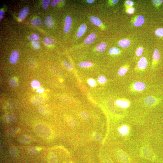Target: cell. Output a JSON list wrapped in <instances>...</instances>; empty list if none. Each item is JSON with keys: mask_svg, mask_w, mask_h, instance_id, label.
I'll return each mask as SVG.
<instances>
[{"mask_svg": "<svg viewBox=\"0 0 163 163\" xmlns=\"http://www.w3.org/2000/svg\"><path fill=\"white\" fill-rule=\"evenodd\" d=\"M141 155L143 158L152 161H154L157 159L156 154L149 146H145L141 151Z\"/></svg>", "mask_w": 163, "mask_h": 163, "instance_id": "6da1fadb", "label": "cell"}, {"mask_svg": "<svg viewBox=\"0 0 163 163\" xmlns=\"http://www.w3.org/2000/svg\"><path fill=\"white\" fill-rule=\"evenodd\" d=\"M145 18L142 15H138L132 18L131 23L135 27H139L141 26L144 23Z\"/></svg>", "mask_w": 163, "mask_h": 163, "instance_id": "7a4b0ae2", "label": "cell"}, {"mask_svg": "<svg viewBox=\"0 0 163 163\" xmlns=\"http://www.w3.org/2000/svg\"><path fill=\"white\" fill-rule=\"evenodd\" d=\"M117 156L118 160L122 163H130V157L124 151L120 150L117 152Z\"/></svg>", "mask_w": 163, "mask_h": 163, "instance_id": "3957f363", "label": "cell"}, {"mask_svg": "<svg viewBox=\"0 0 163 163\" xmlns=\"http://www.w3.org/2000/svg\"><path fill=\"white\" fill-rule=\"evenodd\" d=\"M160 58L161 55L160 51L157 49H155L152 57V65L153 68H154L157 65Z\"/></svg>", "mask_w": 163, "mask_h": 163, "instance_id": "277c9868", "label": "cell"}, {"mask_svg": "<svg viewBox=\"0 0 163 163\" xmlns=\"http://www.w3.org/2000/svg\"><path fill=\"white\" fill-rule=\"evenodd\" d=\"M158 100L154 97L150 96L145 98L144 102L146 105L148 106H154L158 102Z\"/></svg>", "mask_w": 163, "mask_h": 163, "instance_id": "5b68a950", "label": "cell"}, {"mask_svg": "<svg viewBox=\"0 0 163 163\" xmlns=\"http://www.w3.org/2000/svg\"><path fill=\"white\" fill-rule=\"evenodd\" d=\"M148 65L147 60L144 57H142L139 60L137 67L139 69L144 70L146 69Z\"/></svg>", "mask_w": 163, "mask_h": 163, "instance_id": "8992f818", "label": "cell"}, {"mask_svg": "<svg viewBox=\"0 0 163 163\" xmlns=\"http://www.w3.org/2000/svg\"><path fill=\"white\" fill-rule=\"evenodd\" d=\"M72 23V18L70 16L66 17L65 20V27H64V31L66 33H69L71 29Z\"/></svg>", "mask_w": 163, "mask_h": 163, "instance_id": "52a82bcc", "label": "cell"}, {"mask_svg": "<svg viewBox=\"0 0 163 163\" xmlns=\"http://www.w3.org/2000/svg\"><path fill=\"white\" fill-rule=\"evenodd\" d=\"M146 86L143 82H136L133 85L134 89L136 91H141L145 89Z\"/></svg>", "mask_w": 163, "mask_h": 163, "instance_id": "ba28073f", "label": "cell"}, {"mask_svg": "<svg viewBox=\"0 0 163 163\" xmlns=\"http://www.w3.org/2000/svg\"><path fill=\"white\" fill-rule=\"evenodd\" d=\"M19 58V52L17 51H13L10 56V62L12 64H15L17 63Z\"/></svg>", "mask_w": 163, "mask_h": 163, "instance_id": "9c48e42d", "label": "cell"}, {"mask_svg": "<svg viewBox=\"0 0 163 163\" xmlns=\"http://www.w3.org/2000/svg\"><path fill=\"white\" fill-rule=\"evenodd\" d=\"M96 35L95 33H93L90 34L85 40L84 42L86 45L91 44L95 41Z\"/></svg>", "mask_w": 163, "mask_h": 163, "instance_id": "30bf717a", "label": "cell"}, {"mask_svg": "<svg viewBox=\"0 0 163 163\" xmlns=\"http://www.w3.org/2000/svg\"><path fill=\"white\" fill-rule=\"evenodd\" d=\"M118 131L121 135L123 136H126L129 134L130 130L128 127L126 125H122L118 129Z\"/></svg>", "mask_w": 163, "mask_h": 163, "instance_id": "8fae6325", "label": "cell"}, {"mask_svg": "<svg viewBox=\"0 0 163 163\" xmlns=\"http://www.w3.org/2000/svg\"><path fill=\"white\" fill-rule=\"evenodd\" d=\"M29 9L27 7H25L22 9L19 14V18L21 20H23L27 17L29 13Z\"/></svg>", "mask_w": 163, "mask_h": 163, "instance_id": "7c38bea8", "label": "cell"}, {"mask_svg": "<svg viewBox=\"0 0 163 163\" xmlns=\"http://www.w3.org/2000/svg\"><path fill=\"white\" fill-rule=\"evenodd\" d=\"M45 99L41 97H35L32 100V103L34 105H37L45 103Z\"/></svg>", "mask_w": 163, "mask_h": 163, "instance_id": "4fadbf2b", "label": "cell"}, {"mask_svg": "<svg viewBox=\"0 0 163 163\" xmlns=\"http://www.w3.org/2000/svg\"><path fill=\"white\" fill-rule=\"evenodd\" d=\"M37 128L40 129V130H37V132H38V133L40 132V133H39L40 134V135H42L43 136H45H45H46L45 133H44L45 132L47 134L48 136H49V135H50V134L47 133V132L50 133L49 130L48 129V128H45V126L43 125L38 126Z\"/></svg>", "mask_w": 163, "mask_h": 163, "instance_id": "5bb4252c", "label": "cell"}, {"mask_svg": "<svg viewBox=\"0 0 163 163\" xmlns=\"http://www.w3.org/2000/svg\"><path fill=\"white\" fill-rule=\"evenodd\" d=\"M115 104L117 105L120 107L126 108L129 106L130 104L129 102L125 100H119L116 102Z\"/></svg>", "mask_w": 163, "mask_h": 163, "instance_id": "9a60e30c", "label": "cell"}, {"mask_svg": "<svg viewBox=\"0 0 163 163\" xmlns=\"http://www.w3.org/2000/svg\"><path fill=\"white\" fill-rule=\"evenodd\" d=\"M131 44V42L128 39H122L118 42V45L120 47L122 48H127Z\"/></svg>", "mask_w": 163, "mask_h": 163, "instance_id": "2e32d148", "label": "cell"}, {"mask_svg": "<svg viewBox=\"0 0 163 163\" xmlns=\"http://www.w3.org/2000/svg\"><path fill=\"white\" fill-rule=\"evenodd\" d=\"M107 46V44L105 42H103L96 46V49L98 52L103 53L106 51Z\"/></svg>", "mask_w": 163, "mask_h": 163, "instance_id": "e0dca14e", "label": "cell"}, {"mask_svg": "<svg viewBox=\"0 0 163 163\" xmlns=\"http://www.w3.org/2000/svg\"><path fill=\"white\" fill-rule=\"evenodd\" d=\"M87 30V27L85 24H82L80 26L77 34L78 37H81L83 35Z\"/></svg>", "mask_w": 163, "mask_h": 163, "instance_id": "ac0fdd59", "label": "cell"}, {"mask_svg": "<svg viewBox=\"0 0 163 163\" xmlns=\"http://www.w3.org/2000/svg\"><path fill=\"white\" fill-rule=\"evenodd\" d=\"M45 23L46 26L49 28L53 27L54 23L53 19L51 16H48L46 17L45 20Z\"/></svg>", "mask_w": 163, "mask_h": 163, "instance_id": "d6986e66", "label": "cell"}, {"mask_svg": "<svg viewBox=\"0 0 163 163\" xmlns=\"http://www.w3.org/2000/svg\"><path fill=\"white\" fill-rule=\"evenodd\" d=\"M91 21L94 25L97 26H100L102 25V22L98 18L94 16H92L90 18Z\"/></svg>", "mask_w": 163, "mask_h": 163, "instance_id": "ffe728a7", "label": "cell"}, {"mask_svg": "<svg viewBox=\"0 0 163 163\" xmlns=\"http://www.w3.org/2000/svg\"><path fill=\"white\" fill-rule=\"evenodd\" d=\"M55 43L54 40L51 38L46 37L44 38V43L46 46H49L54 45Z\"/></svg>", "mask_w": 163, "mask_h": 163, "instance_id": "44dd1931", "label": "cell"}, {"mask_svg": "<svg viewBox=\"0 0 163 163\" xmlns=\"http://www.w3.org/2000/svg\"><path fill=\"white\" fill-rule=\"evenodd\" d=\"M42 23V20L39 18H36L31 21V25L35 27H39L41 25Z\"/></svg>", "mask_w": 163, "mask_h": 163, "instance_id": "7402d4cb", "label": "cell"}, {"mask_svg": "<svg viewBox=\"0 0 163 163\" xmlns=\"http://www.w3.org/2000/svg\"><path fill=\"white\" fill-rule=\"evenodd\" d=\"M128 70V67L126 66L120 67L118 70V73L120 76H123L127 73Z\"/></svg>", "mask_w": 163, "mask_h": 163, "instance_id": "603a6c76", "label": "cell"}, {"mask_svg": "<svg viewBox=\"0 0 163 163\" xmlns=\"http://www.w3.org/2000/svg\"><path fill=\"white\" fill-rule=\"evenodd\" d=\"M109 52L110 54L112 55H117L120 53V51L117 48L112 47L110 48Z\"/></svg>", "mask_w": 163, "mask_h": 163, "instance_id": "cb8c5ba5", "label": "cell"}, {"mask_svg": "<svg viewBox=\"0 0 163 163\" xmlns=\"http://www.w3.org/2000/svg\"><path fill=\"white\" fill-rule=\"evenodd\" d=\"M93 65V64L89 61H82L78 64V65L82 67H90Z\"/></svg>", "mask_w": 163, "mask_h": 163, "instance_id": "d4e9b609", "label": "cell"}, {"mask_svg": "<svg viewBox=\"0 0 163 163\" xmlns=\"http://www.w3.org/2000/svg\"><path fill=\"white\" fill-rule=\"evenodd\" d=\"M39 110L40 113L43 114L47 115L49 113V110L45 107H40L39 108Z\"/></svg>", "mask_w": 163, "mask_h": 163, "instance_id": "484cf974", "label": "cell"}, {"mask_svg": "<svg viewBox=\"0 0 163 163\" xmlns=\"http://www.w3.org/2000/svg\"><path fill=\"white\" fill-rule=\"evenodd\" d=\"M32 46L34 49H39L40 47V42L38 40H34L32 41Z\"/></svg>", "mask_w": 163, "mask_h": 163, "instance_id": "4316f807", "label": "cell"}, {"mask_svg": "<svg viewBox=\"0 0 163 163\" xmlns=\"http://www.w3.org/2000/svg\"><path fill=\"white\" fill-rule=\"evenodd\" d=\"M155 34L158 37L163 38V28H160L157 29L155 32Z\"/></svg>", "mask_w": 163, "mask_h": 163, "instance_id": "83f0119b", "label": "cell"}, {"mask_svg": "<svg viewBox=\"0 0 163 163\" xmlns=\"http://www.w3.org/2000/svg\"><path fill=\"white\" fill-rule=\"evenodd\" d=\"M31 85L32 87L35 89L39 88L41 86V84L40 82L36 80H34L31 82Z\"/></svg>", "mask_w": 163, "mask_h": 163, "instance_id": "f1b7e54d", "label": "cell"}, {"mask_svg": "<svg viewBox=\"0 0 163 163\" xmlns=\"http://www.w3.org/2000/svg\"><path fill=\"white\" fill-rule=\"evenodd\" d=\"M153 4L157 8H158L163 3L162 0H154L152 1Z\"/></svg>", "mask_w": 163, "mask_h": 163, "instance_id": "f546056e", "label": "cell"}, {"mask_svg": "<svg viewBox=\"0 0 163 163\" xmlns=\"http://www.w3.org/2000/svg\"><path fill=\"white\" fill-rule=\"evenodd\" d=\"M80 116L83 119L85 120H88L90 118V115L87 112H82L80 113Z\"/></svg>", "mask_w": 163, "mask_h": 163, "instance_id": "4dcf8cb0", "label": "cell"}, {"mask_svg": "<svg viewBox=\"0 0 163 163\" xmlns=\"http://www.w3.org/2000/svg\"><path fill=\"white\" fill-rule=\"evenodd\" d=\"M144 50V48L142 47H140L136 49L135 52L136 56L138 57H140L143 53Z\"/></svg>", "mask_w": 163, "mask_h": 163, "instance_id": "1f68e13d", "label": "cell"}, {"mask_svg": "<svg viewBox=\"0 0 163 163\" xmlns=\"http://www.w3.org/2000/svg\"><path fill=\"white\" fill-rule=\"evenodd\" d=\"M9 83L12 87L14 88L17 87L18 85L17 82L13 78H12L10 80Z\"/></svg>", "mask_w": 163, "mask_h": 163, "instance_id": "d6a6232c", "label": "cell"}, {"mask_svg": "<svg viewBox=\"0 0 163 163\" xmlns=\"http://www.w3.org/2000/svg\"><path fill=\"white\" fill-rule=\"evenodd\" d=\"M51 1L50 0H43L42 1V6L44 9H47L49 6Z\"/></svg>", "mask_w": 163, "mask_h": 163, "instance_id": "836d02e7", "label": "cell"}, {"mask_svg": "<svg viewBox=\"0 0 163 163\" xmlns=\"http://www.w3.org/2000/svg\"><path fill=\"white\" fill-rule=\"evenodd\" d=\"M135 11V9L133 7L126 8V13L129 14H133Z\"/></svg>", "mask_w": 163, "mask_h": 163, "instance_id": "e575fe53", "label": "cell"}, {"mask_svg": "<svg viewBox=\"0 0 163 163\" xmlns=\"http://www.w3.org/2000/svg\"><path fill=\"white\" fill-rule=\"evenodd\" d=\"M124 4L125 7H132L134 5V3L131 1H126L124 2Z\"/></svg>", "mask_w": 163, "mask_h": 163, "instance_id": "d590c367", "label": "cell"}, {"mask_svg": "<svg viewBox=\"0 0 163 163\" xmlns=\"http://www.w3.org/2000/svg\"><path fill=\"white\" fill-rule=\"evenodd\" d=\"M50 163H57V157L55 154H52L50 156Z\"/></svg>", "mask_w": 163, "mask_h": 163, "instance_id": "8d00e7d4", "label": "cell"}, {"mask_svg": "<svg viewBox=\"0 0 163 163\" xmlns=\"http://www.w3.org/2000/svg\"><path fill=\"white\" fill-rule=\"evenodd\" d=\"M98 81L100 83H104L106 82L107 78L105 76H100L98 78Z\"/></svg>", "mask_w": 163, "mask_h": 163, "instance_id": "74e56055", "label": "cell"}, {"mask_svg": "<svg viewBox=\"0 0 163 163\" xmlns=\"http://www.w3.org/2000/svg\"><path fill=\"white\" fill-rule=\"evenodd\" d=\"M63 64L64 66L67 69L71 70L73 69V66L69 62L67 61H64L63 62Z\"/></svg>", "mask_w": 163, "mask_h": 163, "instance_id": "f35d334b", "label": "cell"}, {"mask_svg": "<svg viewBox=\"0 0 163 163\" xmlns=\"http://www.w3.org/2000/svg\"><path fill=\"white\" fill-rule=\"evenodd\" d=\"M68 124L69 125L72 127H76L77 126V122L76 121L72 119H70L68 121Z\"/></svg>", "mask_w": 163, "mask_h": 163, "instance_id": "ab89813d", "label": "cell"}, {"mask_svg": "<svg viewBox=\"0 0 163 163\" xmlns=\"http://www.w3.org/2000/svg\"><path fill=\"white\" fill-rule=\"evenodd\" d=\"M94 138L98 141L102 142V138L99 134H94Z\"/></svg>", "mask_w": 163, "mask_h": 163, "instance_id": "60d3db41", "label": "cell"}, {"mask_svg": "<svg viewBox=\"0 0 163 163\" xmlns=\"http://www.w3.org/2000/svg\"><path fill=\"white\" fill-rule=\"evenodd\" d=\"M88 82L89 85L91 86V87H93L95 86L96 84V82L94 80L92 79V78H90L88 80Z\"/></svg>", "mask_w": 163, "mask_h": 163, "instance_id": "b9f144b4", "label": "cell"}, {"mask_svg": "<svg viewBox=\"0 0 163 163\" xmlns=\"http://www.w3.org/2000/svg\"><path fill=\"white\" fill-rule=\"evenodd\" d=\"M11 154L13 156H17L18 154V153L14 149H11L10 150Z\"/></svg>", "mask_w": 163, "mask_h": 163, "instance_id": "7bdbcfd3", "label": "cell"}, {"mask_svg": "<svg viewBox=\"0 0 163 163\" xmlns=\"http://www.w3.org/2000/svg\"><path fill=\"white\" fill-rule=\"evenodd\" d=\"M61 1L59 0H54L52 1L51 5L52 7H55L57 6V4Z\"/></svg>", "mask_w": 163, "mask_h": 163, "instance_id": "ee69618b", "label": "cell"}, {"mask_svg": "<svg viewBox=\"0 0 163 163\" xmlns=\"http://www.w3.org/2000/svg\"><path fill=\"white\" fill-rule=\"evenodd\" d=\"M31 36L33 38L34 40H38L39 39V36L37 34L33 33L32 34Z\"/></svg>", "mask_w": 163, "mask_h": 163, "instance_id": "f6af8a7d", "label": "cell"}, {"mask_svg": "<svg viewBox=\"0 0 163 163\" xmlns=\"http://www.w3.org/2000/svg\"><path fill=\"white\" fill-rule=\"evenodd\" d=\"M104 163H114L111 159L107 158L104 160Z\"/></svg>", "mask_w": 163, "mask_h": 163, "instance_id": "bcb514c9", "label": "cell"}, {"mask_svg": "<svg viewBox=\"0 0 163 163\" xmlns=\"http://www.w3.org/2000/svg\"><path fill=\"white\" fill-rule=\"evenodd\" d=\"M37 151L34 148H32L30 150V152L32 154H35L37 152Z\"/></svg>", "mask_w": 163, "mask_h": 163, "instance_id": "7dc6e473", "label": "cell"}, {"mask_svg": "<svg viewBox=\"0 0 163 163\" xmlns=\"http://www.w3.org/2000/svg\"><path fill=\"white\" fill-rule=\"evenodd\" d=\"M4 15V12L2 10H0V20L3 19Z\"/></svg>", "mask_w": 163, "mask_h": 163, "instance_id": "c3c4849f", "label": "cell"}, {"mask_svg": "<svg viewBox=\"0 0 163 163\" xmlns=\"http://www.w3.org/2000/svg\"><path fill=\"white\" fill-rule=\"evenodd\" d=\"M37 92L38 93H42L44 92V90L43 89H38L37 90Z\"/></svg>", "mask_w": 163, "mask_h": 163, "instance_id": "681fc988", "label": "cell"}, {"mask_svg": "<svg viewBox=\"0 0 163 163\" xmlns=\"http://www.w3.org/2000/svg\"><path fill=\"white\" fill-rule=\"evenodd\" d=\"M111 1L113 4H116L119 1H118V0H113V1Z\"/></svg>", "mask_w": 163, "mask_h": 163, "instance_id": "f907efd6", "label": "cell"}, {"mask_svg": "<svg viewBox=\"0 0 163 163\" xmlns=\"http://www.w3.org/2000/svg\"><path fill=\"white\" fill-rule=\"evenodd\" d=\"M88 2L90 3H93L94 1V0H88L87 1Z\"/></svg>", "mask_w": 163, "mask_h": 163, "instance_id": "816d5d0a", "label": "cell"}, {"mask_svg": "<svg viewBox=\"0 0 163 163\" xmlns=\"http://www.w3.org/2000/svg\"><path fill=\"white\" fill-rule=\"evenodd\" d=\"M28 39L29 40H31V41H33V40H34L33 38L32 37V36H31V37H30L29 38H28Z\"/></svg>", "mask_w": 163, "mask_h": 163, "instance_id": "f5cc1de1", "label": "cell"}, {"mask_svg": "<svg viewBox=\"0 0 163 163\" xmlns=\"http://www.w3.org/2000/svg\"><path fill=\"white\" fill-rule=\"evenodd\" d=\"M7 120L8 121V122H9V117H7Z\"/></svg>", "mask_w": 163, "mask_h": 163, "instance_id": "db71d44e", "label": "cell"}, {"mask_svg": "<svg viewBox=\"0 0 163 163\" xmlns=\"http://www.w3.org/2000/svg\"><path fill=\"white\" fill-rule=\"evenodd\" d=\"M61 1L64 2V1Z\"/></svg>", "mask_w": 163, "mask_h": 163, "instance_id": "11a10c76", "label": "cell"}]
</instances>
